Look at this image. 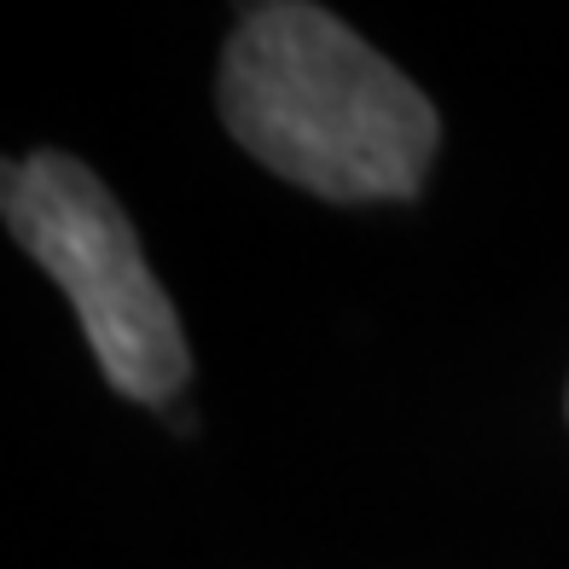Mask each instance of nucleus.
<instances>
[{"label":"nucleus","instance_id":"f257e3e1","mask_svg":"<svg viewBox=\"0 0 569 569\" xmlns=\"http://www.w3.org/2000/svg\"><path fill=\"white\" fill-rule=\"evenodd\" d=\"M221 117L262 169L331 203L412 198L442 146L430 99L302 0L244 12L221 53Z\"/></svg>","mask_w":569,"mask_h":569},{"label":"nucleus","instance_id":"f03ea898","mask_svg":"<svg viewBox=\"0 0 569 569\" xmlns=\"http://www.w3.org/2000/svg\"><path fill=\"white\" fill-rule=\"evenodd\" d=\"M0 210L23 256H36L70 297L111 390L146 407H169L192 372V355L122 203L76 158L36 151L7 163Z\"/></svg>","mask_w":569,"mask_h":569}]
</instances>
